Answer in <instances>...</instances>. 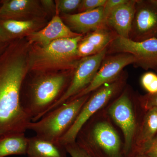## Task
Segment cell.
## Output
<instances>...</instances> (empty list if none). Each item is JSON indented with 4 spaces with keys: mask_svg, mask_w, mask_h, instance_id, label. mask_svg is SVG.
I'll list each match as a JSON object with an SVG mask.
<instances>
[{
    "mask_svg": "<svg viewBox=\"0 0 157 157\" xmlns=\"http://www.w3.org/2000/svg\"><path fill=\"white\" fill-rule=\"evenodd\" d=\"M67 153L71 157H86V153L77 145L76 142L65 145Z\"/></svg>",
    "mask_w": 157,
    "mask_h": 157,
    "instance_id": "obj_26",
    "label": "cell"
},
{
    "mask_svg": "<svg viewBox=\"0 0 157 157\" xmlns=\"http://www.w3.org/2000/svg\"><path fill=\"white\" fill-rule=\"evenodd\" d=\"M137 0H127L117 8L105 21V24L118 37L129 39L135 15Z\"/></svg>",
    "mask_w": 157,
    "mask_h": 157,
    "instance_id": "obj_16",
    "label": "cell"
},
{
    "mask_svg": "<svg viewBox=\"0 0 157 157\" xmlns=\"http://www.w3.org/2000/svg\"><path fill=\"white\" fill-rule=\"evenodd\" d=\"M73 71L36 74L28 83L26 92L20 95V103L31 121L40 119L60 99Z\"/></svg>",
    "mask_w": 157,
    "mask_h": 157,
    "instance_id": "obj_2",
    "label": "cell"
},
{
    "mask_svg": "<svg viewBox=\"0 0 157 157\" xmlns=\"http://www.w3.org/2000/svg\"><path fill=\"white\" fill-rule=\"evenodd\" d=\"M90 95L67 101L39 120L29 123L27 129L33 131L39 138L59 142L73 126Z\"/></svg>",
    "mask_w": 157,
    "mask_h": 157,
    "instance_id": "obj_5",
    "label": "cell"
},
{
    "mask_svg": "<svg viewBox=\"0 0 157 157\" xmlns=\"http://www.w3.org/2000/svg\"><path fill=\"white\" fill-rule=\"evenodd\" d=\"M127 0H107L103 7L105 21L108 16L121 5L126 2Z\"/></svg>",
    "mask_w": 157,
    "mask_h": 157,
    "instance_id": "obj_25",
    "label": "cell"
},
{
    "mask_svg": "<svg viewBox=\"0 0 157 157\" xmlns=\"http://www.w3.org/2000/svg\"><path fill=\"white\" fill-rule=\"evenodd\" d=\"M65 146L59 142L44 140L36 136L28 138V157H67Z\"/></svg>",
    "mask_w": 157,
    "mask_h": 157,
    "instance_id": "obj_18",
    "label": "cell"
},
{
    "mask_svg": "<svg viewBox=\"0 0 157 157\" xmlns=\"http://www.w3.org/2000/svg\"><path fill=\"white\" fill-rule=\"evenodd\" d=\"M107 0H81L78 13L92 11L104 7Z\"/></svg>",
    "mask_w": 157,
    "mask_h": 157,
    "instance_id": "obj_24",
    "label": "cell"
},
{
    "mask_svg": "<svg viewBox=\"0 0 157 157\" xmlns=\"http://www.w3.org/2000/svg\"><path fill=\"white\" fill-rule=\"evenodd\" d=\"M113 124L122 133L124 153L127 157L132 151L138 125L144 110L140 106L138 96L133 97L128 87L105 107Z\"/></svg>",
    "mask_w": 157,
    "mask_h": 157,
    "instance_id": "obj_6",
    "label": "cell"
},
{
    "mask_svg": "<svg viewBox=\"0 0 157 157\" xmlns=\"http://www.w3.org/2000/svg\"><path fill=\"white\" fill-rule=\"evenodd\" d=\"M126 76L122 73L118 78L106 83L91 93L71 128L59 142L64 146L76 142V136L89 119L108 106L126 86Z\"/></svg>",
    "mask_w": 157,
    "mask_h": 157,
    "instance_id": "obj_7",
    "label": "cell"
},
{
    "mask_svg": "<svg viewBox=\"0 0 157 157\" xmlns=\"http://www.w3.org/2000/svg\"><path fill=\"white\" fill-rule=\"evenodd\" d=\"M156 38H157V34L156 36Z\"/></svg>",
    "mask_w": 157,
    "mask_h": 157,
    "instance_id": "obj_32",
    "label": "cell"
},
{
    "mask_svg": "<svg viewBox=\"0 0 157 157\" xmlns=\"http://www.w3.org/2000/svg\"><path fill=\"white\" fill-rule=\"evenodd\" d=\"M59 13L56 9L55 14L47 25L26 37L31 45L45 46L58 39L74 38L82 35L71 30L63 22Z\"/></svg>",
    "mask_w": 157,
    "mask_h": 157,
    "instance_id": "obj_13",
    "label": "cell"
},
{
    "mask_svg": "<svg viewBox=\"0 0 157 157\" xmlns=\"http://www.w3.org/2000/svg\"><path fill=\"white\" fill-rule=\"evenodd\" d=\"M127 157H149L144 153L132 152Z\"/></svg>",
    "mask_w": 157,
    "mask_h": 157,
    "instance_id": "obj_30",
    "label": "cell"
},
{
    "mask_svg": "<svg viewBox=\"0 0 157 157\" xmlns=\"http://www.w3.org/2000/svg\"><path fill=\"white\" fill-rule=\"evenodd\" d=\"M40 2L42 4L45 11H56V6L54 4V2L51 0H43L40 1Z\"/></svg>",
    "mask_w": 157,
    "mask_h": 157,
    "instance_id": "obj_28",
    "label": "cell"
},
{
    "mask_svg": "<svg viewBox=\"0 0 157 157\" xmlns=\"http://www.w3.org/2000/svg\"><path fill=\"white\" fill-rule=\"evenodd\" d=\"M118 36L107 26L86 34L78 43L77 53L80 58L97 54L108 48Z\"/></svg>",
    "mask_w": 157,
    "mask_h": 157,
    "instance_id": "obj_15",
    "label": "cell"
},
{
    "mask_svg": "<svg viewBox=\"0 0 157 157\" xmlns=\"http://www.w3.org/2000/svg\"><path fill=\"white\" fill-rule=\"evenodd\" d=\"M31 44L26 37L12 40L0 53V138L25 133L30 118L20 103L29 72Z\"/></svg>",
    "mask_w": 157,
    "mask_h": 157,
    "instance_id": "obj_1",
    "label": "cell"
},
{
    "mask_svg": "<svg viewBox=\"0 0 157 157\" xmlns=\"http://www.w3.org/2000/svg\"><path fill=\"white\" fill-rule=\"evenodd\" d=\"M81 0H59L56 1V9L63 14H70L78 10Z\"/></svg>",
    "mask_w": 157,
    "mask_h": 157,
    "instance_id": "obj_22",
    "label": "cell"
},
{
    "mask_svg": "<svg viewBox=\"0 0 157 157\" xmlns=\"http://www.w3.org/2000/svg\"><path fill=\"white\" fill-rule=\"evenodd\" d=\"M28 137L25 133L14 134L0 138V157L26 155Z\"/></svg>",
    "mask_w": 157,
    "mask_h": 157,
    "instance_id": "obj_20",
    "label": "cell"
},
{
    "mask_svg": "<svg viewBox=\"0 0 157 157\" xmlns=\"http://www.w3.org/2000/svg\"><path fill=\"white\" fill-rule=\"evenodd\" d=\"M132 55L119 53L106 55L93 81L86 88L68 101L91 94L102 86L115 80L121 75L124 68L135 63Z\"/></svg>",
    "mask_w": 157,
    "mask_h": 157,
    "instance_id": "obj_10",
    "label": "cell"
},
{
    "mask_svg": "<svg viewBox=\"0 0 157 157\" xmlns=\"http://www.w3.org/2000/svg\"><path fill=\"white\" fill-rule=\"evenodd\" d=\"M83 36L58 39L45 46L32 44L29 71L39 74L73 71L81 59L77 47Z\"/></svg>",
    "mask_w": 157,
    "mask_h": 157,
    "instance_id": "obj_4",
    "label": "cell"
},
{
    "mask_svg": "<svg viewBox=\"0 0 157 157\" xmlns=\"http://www.w3.org/2000/svg\"><path fill=\"white\" fill-rule=\"evenodd\" d=\"M140 106L144 110L157 109V93L154 94H146L144 95L138 96Z\"/></svg>",
    "mask_w": 157,
    "mask_h": 157,
    "instance_id": "obj_23",
    "label": "cell"
},
{
    "mask_svg": "<svg viewBox=\"0 0 157 157\" xmlns=\"http://www.w3.org/2000/svg\"><path fill=\"white\" fill-rule=\"evenodd\" d=\"M126 53L135 59L134 65L147 70L157 71V38L142 41H133L130 39L117 37L107 48V54Z\"/></svg>",
    "mask_w": 157,
    "mask_h": 157,
    "instance_id": "obj_8",
    "label": "cell"
},
{
    "mask_svg": "<svg viewBox=\"0 0 157 157\" xmlns=\"http://www.w3.org/2000/svg\"><path fill=\"white\" fill-rule=\"evenodd\" d=\"M107 48L97 54L80 59L73 71L72 78L66 92L48 112L77 95L89 85L107 55Z\"/></svg>",
    "mask_w": 157,
    "mask_h": 157,
    "instance_id": "obj_9",
    "label": "cell"
},
{
    "mask_svg": "<svg viewBox=\"0 0 157 157\" xmlns=\"http://www.w3.org/2000/svg\"><path fill=\"white\" fill-rule=\"evenodd\" d=\"M140 84L147 94H154L157 93V75L152 72L144 73L140 78Z\"/></svg>",
    "mask_w": 157,
    "mask_h": 157,
    "instance_id": "obj_21",
    "label": "cell"
},
{
    "mask_svg": "<svg viewBox=\"0 0 157 157\" xmlns=\"http://www.w3.org/2000/svg\"><path fill=\"white\" fill-rule=\"evenodd\" d=\"M144 153L149 157H157V135Z\"/></svg>",
    "mask_w": 157,
    "mask_h": 157,
    "instance_id": "obj_27",
    "label": "cell"
},
{
    "mask_svg": "<svg viewBox=\"0 0 157 157\" xmlns=\"http://www.w3.org/2000/svg\"><path fill=\"white\" fill-rule=\"evenodd\" d=\"M76 142L90 157H125L124 141L105 108L84 124L77 134Z\"/></svg>",
    "mask_w": 157,
    "mask_h": 157,
    "instance_id": "obj_3",
    "label": "cell"
},
{
    "mask_svg": "<svg viewBox=\"0 0 157 157\" xmlns=\"http://www.w3.org/2000/svg\"><path fill=\"white\" fill-rule=\"evenodd\" d=\"M157 135V109L154 108L144 110L138 125L131 153L144 152Z\"/></svg>",
    "mask_w": 157,
    "mask_h": 157,
    "instance_id": "obj_17",
    "label": "cell"
},
{
    "mask_svg": "<svg viewBox=\"0 0 157 157\" xmlns=\"http://www.w3.org/2000/svg\"><path fill=\"white\" fill-rule=\"evenodd\" d=\"M86 157H90V156L88 155H86Z\"/></svg>",
    "mask_w": 157,
    "mask_h": 157,
    "instance_id": "obj_31",
    "label": "cell"
},
{
    "mask_svg": "<svg viewBox=\"0 0 157 157\" xmlns=\"http://www.w3.org/2000/svg\"><path fill=\"white\" fill-rule=\"evenodd\" d=\"M46 15V11L42 7L40 1H0V20L45 21Z\"/></svg>",
    "mask_w": 157,
    "mask_h": 157,
    "instance_id": "obj_12",
    "label": "cell"
},
{
    "mask_svg": "<svg viewBox=\"0 0 157 157\" xmlns=\"http://www.w3.org/2000/svg\"><path fill=\"white\" fill-rule=\"evenodd\" d=\"M45 21L0 20V28L9 41L25 38L40 30Z\"/></svg>",
    "mask_w": 157,
    "mask_h": 157,
    "instance_id": "obj_19",
    "label": "cell"
},
{
    "mask_svg": "<svg viewBox=\"0 0 157 157\" xmlns=\"http://www.w3.org/2000/svg\"><path fill=\"white\" fill-rule=\"evenodd\" d=\"M61 17L71 30L81 35L89 33L106 26L103 7L80 13L63 14Z\"/></svg>",
    "mask_w": 157,
    "mask_h": 157,
    "instance_id": "obj_14",
    "label": "cell"
},
{
    "mask_svg": "<svg viewBox=\"0 0 157 157\" xmlns=\"http://www.w3.org/2000/svg\"><path fill=\"white\" fill-rule=\"evenodd\" d=\"M11 41H9L7 39L2 29L0 28V53L5 49Z\"/></svg>",
    "mask_w": 157,
    "mask_h": 157,
    "instance_id": "obj_29",
    "label": "cell"
},
{
    "mask_svg": "<svg viewBox=\"0 0 157 157\" xmlns=\"http://www.w3.org/2000/svg\"><path fill=\"white\" fill-rule=\"evenodd\" d=\"M157 34V0H137L129 39L142 41Z\"/></svg>",
    "mask_w": 157,
    "mask_h": 157,
    "instance_id": "obj_11",
    "label": "cell"
}]
</instances>
